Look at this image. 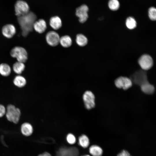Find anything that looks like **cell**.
<instances>
[{
    "mask_svg": "<svg viewBox=\"0 0 156 156\" xmlns=\"http://www.w3.org/2000/svg\"><path fill=\"white\" fill-rule=\"evenodd\" d=\"M138 62L140 67L144 70L150 69L153 64L152 58L147 54H144L142 55L139 58Z\"/></svg>",
    "mask_w": 156,
    "mask_h": 156,
    "instance_id": "8992f818",
    "label": "cell"
},
{
    "mask_svg": "<svg viewBox=\"0 0 156 156\" xmlns=\"http://www.w3.org/2000/svg\"><path fill=\"white\" fill-rule=\"evenodd\" d=\"M25 66L24 63L17 61L13 65L12 68L15 73L20 75L24 70Z\"/></svg>",
    "mask_w": 156,
    "mask_h": 156,
    "instance_id": "d6986e66",
    "label": "cell"
},
{
    "mask_svg": "<svg viewBox=\"0 0 156 156\" xmlns=\"http://www.w3.org/2000/svg\"><path fill=\"white\" fill-rule=\"evenodd\" d=\"M47 24L43 19L36 21L33 25V29L37 32L42 34L47 29Z\"/></svg>",
    "mask_w": 156,
    "mask_h": 156,
    "instance_id": "4fadbf2b",
    "label": "cell"
},
{
    "mask_svg": "<svg viewBox=\"0 0 156 156\" xmlns=\"http://www.w3.org/2000/svg\"><path fill=\"white\" fill-rule=\"evenodd\" d=\"M49 24L51 27L55 30L59 29L61 27L62 25L61 19L57 16H53L51 18Z\"/></svg>",
    "mask_w": 156,
    "mask_h": 156,
    "instance_id": "5bb4252c",
    "label": "cell"
},
{
    "mask_svg": "<svg viewBox=\"0 0 156 156\" xmlns=\"http://www.w3.org/2000/svg\"><path fill=\"white\" fill-rule=\"evenodd\" d=\"M67 142L70 145H73L75 144L77 139L75 135L72 133H69L66 136Z\"/></svg>",
    "mask_w": 156,
    "mask_h": 156,
    "instance_id": "d4e9b609",
    "label": "cell"
},
{
    "mask_svg": "<svg viewBox=\"0 0 156 156\" xmlns=\"http://www.w3.org/2000/svg\"><path fill=\"white\" fill-rule=\"evenodd\" d=\"M117 156H132L129 152L126 150H123L119 153Z\"/></svg>",
    "mask_w": 156,
    "mask_h": 156,
    "instance_id": "83f0119b",
    "label": "cell"
},
{
    "mask_svg": "<svg viewBox=\"0 0 156 156\" xmlns=\"http://www.w3.org/2000/svg\"><path fill=\"white\" fill-rule=\"evenodd\" d=\"M81 156H91L89 154H85V155H81Z\"/></svg>",
    "mask_w": 156,
    "mask_h": 156,
    "instance_id": "f546056e",
    "label": "cell"
},
{
    "mask_svg": "<svg viewBox=\"0 0 156 156\" xmlns=\"http://www.w3.org/2000/svg\"><path fill=\"white\" fill-rule=\"evenodd\" d=\"M76 41L79 46L83 47L87 44L88 39L84 35L82 34H78L76 36Z\"/></svg>",
    "mask_w": 156,
    "mask_h": 156,
    "instance_id": "7402d4cb",
    "label": "cell"
},
{
    "mask_svg": "<svg viewBox=\"0 0 156 156\" xmlns=\"http://www.w3.org/2000/svg\"><path fill=\"white\" fill-rule=\"evenodd\" d=\"M125 25L128 29H133L136 27L137 22L134 18L129 16L126 19Z\"/></svg>",
    "mask_w": 156,
    "mask_h": 156,
    "instance_id": "603a6c76",
    "label": "cell"
},
{
    "mask_svg": "<svg viewBox=\"0 0 156 156\" xmlns=\"http://www.w3.org/2000/svg\"><path fill=\"white\" fill-rule=\"evenodd\" d=\"M16 29L12 24H8L4 25L2 29L3 35L6 38H12L16 33Z\"/></svg>",
    "mask_w": 156,
    "mask_h": 156,
    "instance_id": "8fae6325",
    "label": "cell"
},
{
    "mask_svg": "<svg viewBox=\"0 0 156 156\" xmlns=\"http://www.w3.org/2000/svg\"><path fill=\"white\" fill-rule=\"evenodd\" d=\"M116 86L119 88H122L127 90L132 85V82L131 79L127 77L121 76L117 78L115 81Z\"/></svg>",
    "mask_w": 156,
    "mask_h": 156,
    "instance_id": "ba28073f",
    "label": "cell"
},
{
    "mask_svg": "<svg viewBox=\"0 0 156 156\" xmlns=\"http://www.w3.org/2000/svg\"><path fill=\"white\" fill-rule=\"evenodd\" d=\"M21 131L23 135L28 137L31 136L33 133L34 128L32 125L30 123L25 122L21 126Z\"/></svg>",
    "mask_w": 156,
    "mask_h": 156,
    "instance_id": "7c38bea8",
    "label": "cell"
},
{
    "mask_svg": "<svg viewBox=\"0 0 156 156\" xmlns=\"http://www.w3.org/2000/svg\"><path fill=\"white\" fill-rule=\"evenodd\" d=\"M10 55L13 57L16 58L17 61L24 63L28 58V54L24 48L16 46L13 48L10 51Z\"/></svg>",
    "mask_w": 156,
    "mask_h": 156,
    "instance_id": "3957f363",
    "label": "cell"
},
{
    "mask_svg": "<svg viewBox=\"0 0 156 156\" xmlns=\"http://www.w3.org/2000/svg\"><path fill=\"white\" fill-rule=\"evenodd\" d=\"M6 109L3 105L0 104V118H1L5 115Z\"/></svg>",
    "mask_w": 156,
    "mask_h": 156,
    "instance_id": "4316f807",
    "label": "cell"
},
{
    "mask_svg": "<svg viewBox=\"0 0 156 156\" xmlns=\"http://www.w3.org/2000/svg\"><path fill=\"white\" fill-rule=\"evenodd\" d=\"M6 109L5 115L7 120L14 123H17L19 121L21 116L20 109L12 104L8 105Z\"/></svg>",
    "mask_w": 156,
    "mask_h": 156,
    "instance_id": "7a4b0ae2",
    "label": "cell"
},
{
    "mask_svg": "<svg viewBox=\"0 0 156 156\" xmlns=\"http://www.w3.org/2000/svg\"><path fill=\"white\" fill-rule=\"evenodd\" d=\"M15 11L18 17L25 14L28 13L29 8L27 3L22 0L17 1L15 5Z\"/></svg>",
    "mask_w": 156,
    "mask_h": 156,
    "instance_id": "277c9868",
    "label": "cell"
},
{
    "mask_svg": "<svg viewBox=\"0 0 156 156\" xmlns=\"http://www.w3.org/2000/svg\"><path fill=\"white\" fill-rule=\"evenodd\" d=\"M43 156H51V154L47 152H45L42 153Z\"/></svg>",
    "mask_w": 156,
    "mask_h": 156,
    "instance_id": "f1b7e54d",
    "label": "cell"
},
{
    "mask_svg": "<svg viewBox=\"0 0 156 156\" xmlns=\"http://www.w3.org/2000/svg\"><path fill=\"white\" fill-rule=\"evenodd\" d=\"M78 144L83 148H86L89 146L90 144L89 139L86 135L82 134L78 138Z\"/></svg>",
    "mask_w": 156,
    "mask_h": 156,
    "instance_id": "e0dca14e",
    "label": "cell"
},
{
    "mask_svg": "<svg viewBox=\"0 0 156 156\" xmlns=\"http://www.w3.org/2000/svg\"><path fill=\"white\" fill-rule=\"evenodd\" d=\"M72 40L71 37L68 35L63 36L60 38V43L64 47L68 48L71 46Z\"/></svg>",
    "mask_w": 156,
    "mask_h": 156,
    "instance_id": "44dd1931",
    "label": "cell"
},
{
    "mask_svg": "<svg viewBox=\"0 0 156 156\" xmlns=\"http://www.w3.org/2000/svg\"><path fill=\"white\" fill-rule=\"evenodd\" d=\"M89 152L91 156H102L103 153L102 148L100 146L95 144L89 147Z\"/></svg>",
    "mask_w": 156,
    "mask_h": 156,
    "instance_id": "9a60e30c",
    "label": "cell"
},
{
    "mask_svg": "<svg viewBox=\"0 0 156 156\" xmlns=\"http://www.w3.org/2000/svg\"><path fill=\"white\" fill-rule=\"evenodd\" d=\"M36 18L35 14L31 12L18 17V21L21 29L23 36H26L32 31L34 24L36 21Z\"/></svg>",
    "mask_w": 156,
    "mask_h": 156,
    "instance_id": "6da1fadb",
    "label": "cell"
},
{
    "mask_svg": "<svg viewBox=\"0 0 156 156\" xmlns=\"http://www.w3.org/2000/svg\"><path fill=\"white\" fill-rule=\"evenodd\" d=\"M145 70H140L135 73L133 77V81L136 84L140 86L148 82Z\"/></svg>",
    "mask_w": 156,
    "mask_h": 156,
    "instance_id": "30bf717a",
    "label": "cell"
},
{
    "mask_svg": "<svg viewBox=\"0 0 156 156\" xmlns=\"http://www.w3.org/2000/svg\"><path fill=\"white\" fill-rule=\"evenodd\" d=\"M37 156H43V155H42V153H41L40 154H39Z\"/></svg>",
    "mask_w": 156,
    "mask_h": 156,
    "instance_id": "4dcf8cb0",
    "label": "cell"
},
{
    "mask_svg": "<svg viewBox=\"0 0 156 156\" xmlns=\"http://www.w3.org/2000/svg\"><path fill=\"white\" fill-rule=\"evenodd\" d=\"M83 99L85 107L88 109L94 107L95 105V96L90 91H86L83 95Z\"/></svg>",
    "mask_w": 156,
    "mask_h": 156,
    "instance_id": "5b68a950",
    "label": "cell"
},
{
    "mask_svg": "<svg viewBox=\"0 0 156 156\" xmlns=\"http://www.w3.org/2000/svg\"><path fill=\"white\" fill-rule=\"evenodd\" d=\"M88 6L85 4L81 5L76 9V15L79 18V21L80 23H83L87 20L88 18Z\"/></svg>",
    "mask_w": 156,
    "mask_h": 156,
    "instance_id": "52a82bcc",
    "label": "cell"
},
{
    "mask_svg": "<svg viewBox=\"0 0 156 156\" xmlns=\"http://www.w3.org/2000/svg\"><path fill=\"white\" fill-rule=\"evenodd\" d=\"M60 38L58 34L54 31H50L46 36V39L48 44L52 47L57 45L60 43Z\"/></svg>",
    "mask_w": 156,
    "mask_h": 156,
    "instance_id": "9c48e42d",
    "label": "cell"
},
{
    "mask_svg": "<svg viewBox=\"0 0 156 156\" xmlns=\"http://www.w3.org/2000/svg\"><path fill=\"white\" fill-rule=\"evenodd\" d=\"M11 69L10 66L6 63L0 64V74L4 77L8 76L10 74Z\"/></svg>",
    "mask_w": 156,
    "mask_h": 156,
    "instance_id": "ffe728a7",
    "label": "cell"
},
{
    "mask_svg": "<svg viewBox=\"0 0 156 156\" xmlns=\"http://www.w3.org/2000/svg\"><path fill=\"white\" fill-rule=\"evenodd\" d=\"M142 91L144 93L151 94H153L155 91V88L153 85L150 84L148 81L140 86Z\"/></svg>",
    "mask_w": 156,
    "mask_h": 156,
    "instance_id": "ac0fdd59",
    "label": "cell"
},
{
    "mask_svg": "<svg viewBox=\"0 0 156 156\" xmlns=\"http://www.w3.org/2000/svg\"><path fill=\"white\" fill-rule=\"evenodd\" d=\"M148 16L152 21L156 20V8L154 7L150 8L148 11Z\"/></svg>",
    "mask_w": 156,
    "mask_h": 156,
    "instance_id": "484cf974",
    "label": "cell"
},
{
    "mask_svg": "<svg viewBox=\"0 0 156 156\" xmlns=\"http://www.w3.org/2000/svg\"><path fill=\"white\" fill-rule=\"evenodd\" d=\"M108 6L111 10L116 11L119 8L120 4L118 0H109L108 3Z\"/></svg>",
    "mask_w": 156,
    "mask_h": 156,
    "instance_id": "cb8c5ba5",
    "label": "cell"
},
{
    "mask_svg": "<svg viewBox=\"0 0 156 156\" xmlns=\"http://www.w3.org/2000/svg\"><path fill=\"white\" fill-rule=\"evenodd\" d=\"M13 83L16 86L19 88H22L26 85L27 81L23 76L20 75H18L14 78Z\"/></svg>",
    "mask_w": 156,
    "mask_h": 156,
    "instance_id": "2e32d148",
    "label": "cell"
}]
</instances>
